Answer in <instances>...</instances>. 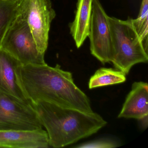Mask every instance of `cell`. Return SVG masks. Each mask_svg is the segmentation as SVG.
Segmentation results:
<instances>
[{"label":"cell","instance_id":"obj_6","mask_svg":"<svg viewBox=\"0 0 148 148\" xmlns=\"http://www.w3.org/2000/svg\"><path fill=\"white\" fill-rule=\"evenodd\" d=\"M19 14L26 21L40 52L48 47L51 23L56 12L50 0H22Z\"/></svg>","mask_w":148,"mask_h":148},{"label":"cell","instance_id":"obj_3","mask_svg":"<svg viewBox=\"0 0 148 148\" xmlns=\"http://www.w3.org/2000/svg\"><path fill=\"white\" fill-rule=\"evenodd\" d=\"M132 18L126 20L109 16L112 45L111 62L116 69L128 74L132 67L147 63L148 52L136 32Z\"/></svg>","mask_w":148,"mask_h":148},{"label":"cell","instance_id":"obj_7","mask_svg":"<svg viewBox=\"0 0 148 148\" xmlns=\"http://www.w3.org/2000/svg\"><path fill=\"white\" fill-rule=\"evenodd\" d=\"M88 37L91 53L103 64L111 62L112 45L109 16L99 0H92Z\"/></svg>","mask_w":148,"mask_h":148},{"label":"cell","instance_id":"obj_12","mask_svg":"<svg viewBox=\"0 0 148 148\" xmlns=\"http://www.w3.org/2000/svg\"><path fill=\"white\" fill-rule=\"evenodd\" d=\"M126 74L122 71L111 68H100L91 77L89 82L90 89L124 83Z\"/></svg>","mask_w":148,"mask_h":148},{"label":"cell","instance_id":"obj_16","mask_svg":"<svg viewBox=\"0 0 148 148\" xmlns=\"http://www.w3.org/2000/svg\"><path fill=\"white\" fill-rule=\"evenodd\" d=\"M140 125V127L143 130H145L148 126V116H145L142 118L138 119Z\"/></svg>","mask_w":148,"mask_h":148},{"label":"cell","instance_id":"obj_9","mask_svg":"<svg viewBox=\"0 0 148 148\" xmlns=\"http://www.w3.org/2000/svg\"><path fill=\"white\" fill-rule=\"evenodd\" d=\"M49 146L48 135L43 129L0 131L1 148H47Z\"/></svg>","mask_w":148,"mask_h":148},{"label":"cell","instance_id":"obj_4","mask_svg":"<svg viewBox=\"0 0 148 148\" xmlns=\"http://www.w3.org/2000/svg\"><path fill=\"white\" fill-rule=\"evenodd\" d=\"M0 47L23 65L46 64L27 22L19 14L7 31Z\"/></svg>","mask_w":148,"mask_h":148},{"label":"cell","instance_id":"obj_1","mask_svg":"<svg viewBox=\"0 0 148 148\" xmlns=\"http://www.w3.org/2000/svg\"><path fill=\"white\" fill-rule=\"evenodd\" d=\"M18 72L22 88L33 104L44 101L86 113L93 112L89 98L75 84L72 74L59 65H21Z\"/></svg>","mask_w":148,"mask_h":148},{"label":"cell","instance_id":"obj_11","mask_svg":"<svg viewBox=\"0 0 148 148\" xmlns=\"http://www.w3.org/2000/svg\"><path fill=\"white\" fill-rule=\"evenodd\" d=\"M92 0H78L74 20L69 25L70 33L77 48L82 46L90 33Z\"/></svg>","mask_w":148,"mask_h":148},{"label":"cell","instance_id":"obj_14","mask_svg":"<svg viewBox=\"0 0 148 148\" xmlns=\"http://www.w3.org/2000/svg\"><path fill=\"white\" fill-rule=\"evenodd\" d=\"M133 25L148 52V0H143L137 18L132 20Z\"/></svg>","mask_w":148,"mask_h":148},{"label":"cell","instance_id":"obj_10","mask_svg":"<svg viewBox=\"0 0 148 148\" xmlns=\"http://www.w3.org/2000/svg\"><path fill=\"white\" fill-rule=\"evenodd\" d=\"M148 84L134 82L118 117L138 119L148 116Z\"/></svg>","mask_w":148,"mask_h":148},{"label":"cell","instance_id":"obj_13","mask_svg":"<svg viewBox=\"0 0 148 148\" xmlns=\"http://www.w3.org/2000/svg\"><path fill=\"white\" fill-rule=\"evenodd\" d=\"M22 0H0V45L12 23L19 15Z\"/></svg>","mask_w":148,"mask_h":148},{"label":"cell","instance_id":"obj_2","mask_svg":"<svg viewBox=\"0 0 148 148\" xmlns=\"http://www.w3.org/2000/svg\"><path fill=\"white\" fill-rule=\"evenodd\" d=\"M48 136L49 146L61 148L93 135L107 122L99 114L86 113L44 101L33 104Z\"/></svg>","mask_w":148,"mask_h":148},{"label":"cell","instance_id":"obj_5","mask_svg":"<svg viewBox=\"0 0 148 148\" xmlns=\"http://www.w3.org/2000/svg\"><path fill=\"white\" fill-rule=\"evenodd\" d=\"M43 129L34 105L0 91V131Z\"/></svg>","mask_w":148,"mask_h":148},{"label":"cell","instance_id":"obj_15","mask_svg":"<svg viewBox=\"0 0 148 148\" xmlns=\"http://www.w3.org/2000/svg\"><path fill=\"white\" fill-rule=\"evenodd\" d=\"M117 143L113 140L109 139H100L93 142L86 143L80 146H78V148H113L118 146Z\"/></svg>","mask_w":148,"mask_h":148},{"label":"cell","instance_id":"obj_8","mask_svg":"<svg viewBox=\"0 0 148 148\" xmlns=\"http://www.w3.org/2000/svg\"><path fill=\"white\" fill-rule=\"evenodd\" d=\"M22 64L0 47V91L26 103L27 98L21 86L18 70Z\"/></svg>","mask_w":148,"mask_h":148}]
</instances>
